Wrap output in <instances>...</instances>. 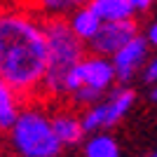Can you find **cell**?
I'll return each mask as SVG.
<instances>
[{"label": "cell", "mask_w": 157, "mask_h": 157, "mask_svg": "<svg viewBox=\"0 0 157 157\" xmlns=\"http://www.w3.org/2000/svg\"><path fill=\"white\" fill-rule=\"evenodd\" d=\"M45 71V19L24 5L0 10V80L33 98L40 96Z\"/></svg>", "instance_id": "cell-1"}, {"label": "cell", "mask_w": 157, "mask_h": 157, "mask_svg": "<svg viewBox=\"0 0 157 157\" xmlns=\"http://www.w3.org/2000/svg\"><path fill=\"white\" fill-rule=\"evenodd\" d=\"M47 71L40 85V96L47 103H66V82L80 59L87 54V42L71 28L66 17L45 19Z\"/></svg>", "instance_id": "cell-2"}, {"label": "cell", "mask_w": 157, "mask_h": 157, "mask_svg": "<svg viewBox=\"0 0 157 157\" xmlns=\"http://www.w3.org/2000/svg\"><path fill=\"white\" fill-rule=\"evenodd\" d=\"M7 134V148L21 157H56L63 152L52 122V110L42 96L28 98L21 115L17 117Z\"/></svg>", "instance_id": "cell-3"}, {"label": "cell", "mask_w": 157, "mask_h": 157, "mask_svg": "<svg viewBox=\"0 0 157 157\" xmlns=\"http://www.w3.org/2000/svg\"><path fill=\"white\" fill-rule=\"evenodd\" d=\"M117 82V73L110 56L87 52L75 66L66 82V103L73 108H87L110 92Z\"/></svg>", "instance_id": "cell-4"}, {"label": "cell", "mask_w": 157, "mask_h": 157, "mask_svg": "<svg viewBox=\"0 0 157 157\" xmlns=\"http://www.w3.org/2000/svg\"><path fill=\"white\" fill-rule=\"evenodd\" d=\"M136 103V92L127 85H117L105 94L101 101L82 108V122H85L87 134L98 129H110L117 122L127 117V113L131 110V105Z\"/></svg>", "instance_id": "cell-5"}, {"label": "cell", "mask_w": 157, "mask_h": 157, "mask_svg": "<svg viewBox=\"0 0 157 157\" xmlns=\"http://www.w3.org/2000/svg\"><path fill=\"white\" fill-rule=\"evenodd\" d=\"M141 33L136 17L131 19H120V21H103V26L98 28V33L94 35V40L89 42V52L103 54V56H113V54L122 49V47L134 40Z\"/></svg>", "instance_id": "cell-6"}, {"label": "cell", "mask_w": 157, "mask_h": 157, "mask_svg": "<svg viewBox=\"0 0 157 157\" xmlns=\"http://www.w3.org/2000/svg\"><path fill=\"white\" fill-rule=\"evenodd\" d=\"M148 54H150V45H148L143 33H138L134 40H129L122 49H117L113 54L110 59H113V66H115L120 85H129L143 71L145 63H148Z\"/></svg>", "instance_id": "cell-7"}, {"label": "cell", "mask_w": 157, "mask_h": 157, "mask_svg": "<svg viewBox=\"0 0 157 157\" xmlns=\"http://www.w3.org/2000/svg\"><path fill=\"white\" fill-rule=\"evenodd\" d=\"M52 122H54V131H56L63 150L82 148V143H85V138H87L82 113H78L73 105H63V108L52 110Z\"/></svg>", "instance_id": "cell-8"}, {"label": "cell", "mask_w": 157, "mask_h": 157, "mask_svg": "<svg viewBox=\"0 0 157 157\" xmlns=\"http://www.w3.org/2000/svg\"><path fill=\"white\" fill-rule=\"evenodd\" d=\"M26 103H28L26 94L19 92L17 87H12L10 82L0 80V131L2 134L17 122V117L21 115Z\"/></svg>", "instance_id": "cell-9"}, {"label": "cell", "mask_w": 157, "mask_h": 157, "mask_svg": "<svg viewBox=\"0 0 157 157\" xmlns=\"http://www.w3.org/2000/svg\"><path fill=\"white\" fill-rule=\"evenodd\" d=\"M92 0H21V5L40 14L42 19H54V17H68L75 10L89 5Z\"/></svg>", "instance_id": "cell-10"}, {"label": "cell", "mask_w": 157, "mask_h": 157, "mask_svg": "<svg viewBox=\"0 0 157 157\" xmlns=\"http://www.w3.org/2000/svg\"><path fill=\"white\" fill-rule=\"evenodd\" d=\"M66 19H68V24H71V28L78 33L82 40H85L87 45L94 40V35L98 33V28L103 26V19H101V17H98V14L94 12L89 5H85V7H80V10H75V12L68 14Z\"/></svg>", "instance_id": "cell-11"}, {"label": "cell", "mask_w": 157, "mask_h": 157, "mask_svg": "<svg viewBox=\"0 0 157 157\" xmlns=\"http://www.w3.org/2000/svg\"><path fill=\"white\" fill-rule=\"evenodd\" d=\"M82 152L87 157H117L120 155V143L117 138L108 134L105 129L89 131L82 143Z\"/></svg>", "instance_id": "cell-12"}, {"label": "cell", "mask_w": 157, "mask_h": 157, "mask_svg": "<svg viewBox=\"0 0 157 157\" xmlns=\"http://www.w3.org/2000/svg\"><path fill=\"white\" fill-rule=\"evenodd\" d=\"M94 12L103 21H120V19H131L136 17V7L131 0H92L89 2Z\"/></svg>", "instance_id": "cell-13"}, {"label": "cell", "mask_w": 157, "mask_h": 157, "mask_svg": "<svg viewBox=\"0 0 157 157\" xmlns=\"http://www.w3.org/2000/svg\"><path fill=\"white\" fill-rule=\"evenodd\" d=\"M143 80L150 85V82H157V56H152L143 68Z\"/></svg>", "instance_id": "cell-14"}, {"label": "cell", "mask_w": 157, "mask_h": 157, "mask_svg": "<svg viewBox=\"0 0 157 157\" xmlns=\"http://www.w3.org/2000/svg\"><path fill=\"white\" fill-rule=\"evenodd\" d=\"M143 35H145V40H148V45L157 49V21H150V24L145 26Z\"/></svg>", "instance_id": "cell-15"}, {"label": "cell", "mask_w": 157, "mask_h": 157, "mask_svg": "<svg viewBox=\"0 0 157 157\" xmlns=\"http://www.w3.org/2000/svg\"><path fill=\"white\" fill-rule=\"evenodd\" d=\"M131 2H134V7H136L138 14L148 12V10H150V5H152V0H131Z\"/></svg>", "instance_id": "cell-16"}, {"label": "cell", "mask_w": 157, "mask_h": 157, "mask_svg": "<svg viewBox=\"0 0 157 157\" xmlns=\"http://www.w3.org/2000/svg\"><path fill=\"white\" fill-rule=\"evenodd\" d=\"M148 98L157 105V82H150V87H148Z\"/></svg>", "instance_id": "cell-17"}, {"label": "cell", "mask_w": 157, "mask_h": 157, "mask_svg": "<svg viewBox=\"0 0 157 157\" xmlns=\"http://www.w3.org/2000/svg\"><path fill=\"white\" fill-rule=\"evenodd\" d=\"M0 134H2V131H0Z\"/></svg>", "instance_id": "cell-18"}, {"label": "cell", "mask_w": 157, "mask_h": 157, "mask_svg": "<svg viewBox=\"0 0 157 157\" xmlns=\"http://www.w3.org/2000/svg\"><path fill=\"white\" fill-rule=\"evenodd\" d=\"M155 155H157V152H155Z\"/></svg>", "instance_id": "cell-19"}]
</instances>
